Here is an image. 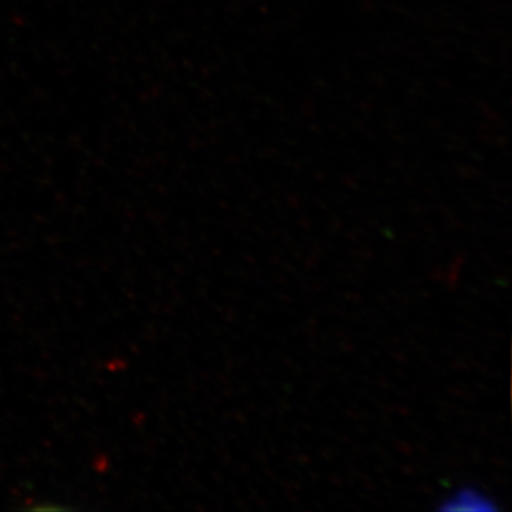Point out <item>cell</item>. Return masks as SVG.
I'll list each match as a JSON object with an SVG mask.
<instances>
[{
	"label": "cell",
	"instance_id": "1",
	"mask_svg": "<svg viewBox=\"0 0 512 512\" xmlns=\"http://www.w3.org/2000/svg\"><path fill=\"white\" fill-rule=\"evenodd\" d=\"M440 511L446 512H494L498 504L489 494L473 486L456 489L455 493L443 499Z\"/></svg>",
	"mask_w": 512,
	"mask_h": 512
}]
</instances>
